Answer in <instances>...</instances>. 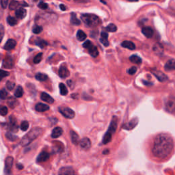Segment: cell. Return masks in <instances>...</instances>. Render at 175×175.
I'll list each match as a JSON object with an SVG mask.
<instances>
[{
  "label": "cell",
  "instance_id": "obj_1",
  "mask_svg": "<svg viewBox=\"0 0 175 175\" xmlns=\"http://www.w3.org/2000/svg\"><path fill=\"white\" fill-rule=\"evenodd\" d=\"M174 148L173 138L167 133L157 135L153 142L152 153L153 156L159 159H164L170 156Z\"/></svg>",
  "mask_w": 175,
  "mask_h": 175
},
{
  "label": "cell",
  "instance_id": "obj_2",
  "mask_svg": "<svg viewBox=\"0 0 175 175\" xmlns=\"http://www.w3.org/2000/svg\"><path fill=\"white\" fill-rule=\"evenodd\" d=\"M42 129L40 128L36 127L30 130L26 135L23 136V138L21 140V144L23 147L28 146L30 143H32L34 140L38 138L42 133Z\"/></svg>",
  "mask_w": 175,
  "mask_h": 175
},
{
  "label": "cell",
  "instance_id": "obj_3",
  "mask_svg": "<svg viewBox=\"0 0 175 175\" xmlns=\"http://www.w3.org/2000/svg\"><path fill=\"white\" fill-rule=\"evenodd\" d=\"M117 126H118V119L117 118L115 117V116H114L113 118H112V121H111L110 125V127H109L108 131L106 132V134H105L103 136V144H107L111 142L112 138V135H113V134L115 133L116 131V129H117Z\"/></svg>",
  "mask_w": 175,
  "mask_h": 175
},
{
  "label": "cell",
  "instance_id": "obj_4",
  "mask_svg": "<svg viewBox=\"0 0 175 175\" xmlns=\"http://www.w3.org/2000/svg\"><path fill=\"white\" fill-rule=\"evenodd\" d=\"M81 19L83 23L87 26L93 28L100 24V19L97 15L92 14H82L81 15Z\"/></svg>",
  "mask_w": 175,
  "mask_h": 175
},
{
  "label": "cell",
  "instance_id": "obj_5",
  "mask_svg": "<svg viewBox=\"0 0 175 175\" xmlns=\"http://www.w3.org/2000/svg\"><path fill=\"white\" fill-rule=\"evenodd\" d=\"M58 110L62 116L69 119H73L75 116V112L68 107H59Z\"/></svg>",
  "mask_w": 175,
  "mask_h": 175
},
{
  "label": "cell",
  "instance_id": "obj_6",
  "mask_svg": "<svg viewBox=\"0 0 175 175\" xmlns=\"http://www.w3.org/2000/svg\"><path fill=\"white\" fill-rule=\"evenodd\" d=\"M166 109L170 113L173 114L175 110V99L174 97H171L166 103Z\"/></svg>",
  "mask_w": 175,
  "mask_h": 175
},
{
  "label": "cell",
  "instance_id": "obj_7",
  "mask_svg": "<svg viewBox=\"0 0 175 175\" xmlns=\"http://www.w3.org/2000/svg\"><path fill=\"white\" fill-rule=\"evenodd\" d=\"M58 175H75V170L71 166H64L59 170Z\"/></svg>",
  "mask_w": 175,
  "mask_h": 175
},
{
  "label": "cell",
  "instance_id": "obj_8",
  "mask_svg": "<svg viewBox=\"0 0 175 175\" xmlns=\"http://www.w3.org/2000/svg\"><path fill=\"white\" fill-rule=\"evenodd\" d=\"M152 73L155 75V77L158 79L159 81L161 82H164V81H166V80H168V77L166 75L161 72V71H158V70L154 69L152 71Z\"/></svg>",
  "mask_w": 175,
  "mask_h": 175
},
{
  "label": "cell",
  "instance_id": "obj_9",
  "mask_svg": "<svg viewBox=\"0 0 175 175\" xmlns=\"http://www.w3.org/2000/svg\"><path fill=\"white\" fill-rule=\"evenodd\" d=\"M13 161L14 159L12 157H8L5 160V172L6 174H10L12 168L13 166Z\"/></svg>",
  "mask_w": 175,
  "mask_h": 175
},
{
  "label": "cell",
  "instance_id": "obj_10",
  "mask_svg": "<svg viewBox=\"0 0 175 175\" xmlns=\"http://www.w3.org/2000/svg\"><path fill=\"white\" fill-rule=\"evenodd\" d=\"M14 60H13V58L10 57V56H6L3 60L2 66L5 69H12L14 67Z\"/></svg>",
  "mask_w": 175,
  "mask_h": 175
},
{
  "label": "cell",
  "instance_id": "obj_11",
  "mask_svg": "<svg viewBox=\"0 0 175 175\" xmlns=\"http://www.w3.org/2000/svg\"><path fill=\"white\" fill-rule=\"evenodd\" d=\"M9 129L12 132H17L18 131L19 127L17 124V121L15 116H10L9 119Z\"/></svg>",
  "mask_w": 175,
  "mask_h": 175
},
{
  "label": "cell",
  "instance_id": "obj_12",
  "mask_svg": "<svg viewBox=\"0 0 175 175\" xmlns=\"http://www.w3.org/2000/svg\"><path fill=\"white\" fill-rule=\"evenodd\" d=\"M58 75L62 79H66L70 75V72L66 66L62 65L58 71Z\"/></svg>",
  "mask_w": 175,
  "mask_h": 175
},
{
  "label": "cell",
  "instance_id": "obj_13",
  "mask_svg": "<svg viewBox=\"0 0 175 175\" xmlns=\"http://www.w3.org/2000/svg\"><path fill=\"white\" fill-rule=\"evenodd\" d=\"M50 155L49 153L47 151H42L38 155L36 158V161L38 163H42V162H45V161H48L49 159Z\"/></svg>",
  "mask_w": 175,
  "mask_h": 175
},
{
  "label": "cell",
  "instance_id": "obj_14",
  "mask_svg": "<svg viewBox=\"0 0 175 175\" xmlns=\"http://www.w3.org/2000/svg\"><path fill=\"white\" fill-rule=\"evenodd\" d=\"M138 123V118H134L133 119L130 120L129 122H127V124H125L124 125L122 126L123 129L127 130H131L134 129L136 127Z\"/></svg>",
  "mask_w": 175,
  "mask_h": 175
},
{
  "label": "cell",
  "instance_id": "obj_15",
  "mask_svg": "<svg viewBox=\"0 0 175 175\" xmlns=\"http://www.w3.org/2000/svg\"><path fill=\"white\" fill-rule=\"evenodd\" d=\"M79 145L81 149L88 150L91 147V141L88 138H83L79 141Z\"/></svg>",
  "mask_w": 175,
  "mask_h": 175
},
{
  "label": "cell",
  "instance_id": "obj_16",
  "mask_svg": "<svg viewBox=\"0 0 175 175\" xmlns=\"http://www.w3.org/2000/svg\"><path fill=\"white\" fill-rule=\"evenodd\" d=\"M16 45H17L16 40H15L14 39H9L7 40L6 42L5 45L3 47V49H4L5 50H7V51H10V50L15 49Z\"/></svg>",
  "mask_w": 175,
  "mask_h": 175
},
{
  "label": "cell",
  "instance_id": "obj_17",
  "mask_svg": "<svg viewBox=\"0 0 175 175\" xmlns=\"http://www.w3.org/2000/svg\"><path fill=\"white\" fill-rule=\"evenodd\" d=\"M142 34L148 38H152L153 34H154L153 30L151 28H150V27H145V28H143L142 29Z\"/></svg>",
  "mask_w": 175,
  "mask_h": 175
},
{
  "label": "cell",
  "instance_id": "obj_18",
  "mask_svg": "<svg viewBox=\"0 0 175 175\" xmlns=\"http://www.w3.org/2000/svg\"><path fill=\"white\" fill-rule=\"evenodd\" d=\"M40 99H42L43 101H45L49 104H52L54 103V99L53 97H51L49 94L46 92H42L40 95Z\"/></svg>",
  "mask_w": 175,
  "mask_h": 175
},
{
  "label": "cell",
  "instance_id": "obj_19",
  "mask_svg": "<svg viewBox=\"0 0 175 175\" xmlns=\"http://www.w3.org/2000/svg\"><path fill=\"white\" fill-rule=\"evenodd\" d=\"M35 110L38 112H44L49 110V107L46 104L42 103H38L35 106Z\"/></svg>",
  "mask_w": 175,
  "mask_h": 175
},
{
  "label": "cell",
  "instance_id": "obj_20",
  "mask_svg": "<svg viewBox=\"0 0 175 175\" xmlns=\"http://www.w3.org/2000/svg\"><path fill=\"white\" fill-rule=\"evenodd\" d=\"M70 135H71V142L73 144L75 145H77L79 143V141H80V139H79V137L76 132H75L74 131H70Z\"/></svg>",
  "mask_w": 175,
  "mask_h": 175
},
{
  "label": "cell",
  "instance_id": "obj_21",
  "mask_svg": "<svg viewBox=\"0 0 175 175\" xmlns=\"http://www.w3.org/2000/svg\"><path fill=\"white\" fill-rule=\"evenodd\" d=\"M62 133H63V129L61 127H56L52 131L51 138H58L62 135Z\"/></svg>",
  "mask_w": 175,
  "mask_h": 175
},
{
  "label": "cell",
  "instance_id": "obj_22",
  "mask_svg": "<svg viewBox=\"0 0 175 175\" xmlns=\"http://www.w3.org/2000/svg\"><path fill=\"white\" fill-rule=\"evenodd\" d=\"M164 69L166 71H173V70H174L175 69L174 59L169 60L168 61L166 62V65H165Z\"/></svg>",
  "mask_w": 175,
  "mask_h": 175
},
{
  "label": "cell",
  "instance_id": "obj_23",
  "mask_svg": "<svg viewBox=\"0 0 175 175\" xmlns=\"http://www.w3.org/2000/svg\"><path fill=\"white\" fill-rule=\"evenodd\" d=\"M27 15V11L26 9L23 8H20L17 9V11L15 12V15L17 18L20 19H23L26 17Z\"/></svg>",
  "mask_w": 175,
  "mask_h": 175
},
{
  "label": "cell",
  "instance_id": "obj_24",
  "mask_svg": "<svg viewBox=\"0 0 175 175\" xmlns=\"http://www.w3.org/2000/svg\"><path fill=\"white\" fill-rule=\"evenodd\" d=\"M88 50V53H90V55L92 56L93 58H97V56H99V51L97 49V47H95L92 44L90 47H88L87 49Z\"/></svg>",
  "mask_w": 175,
  "mask_h": 175
},
{
  "label": "cell",
  "instance_id": "obj_25",
  "mask_svg": "<svg viewBox=\"0 0 175 175\" xmlns=\"http://www.w3.org/2000/svg\"><path fill=\"white\" fill-rule=\"evenodd\" d=\"M121 46L124 48H127L129 50H134L135 49V45L133 42L129 40H125L121 43Z\"/></svg>",
  "mask_w": 175,
  "mask_h": 175
},
{
  "label": "cell",
  "instance_id": "obj_26",
  "mask_svg": "<svg viewBox=\"0 0 175 175\" xmlns=\"http://www.w3.org/2000/svg\"><path fill=\"white\" fill-rule=\"evenodd\" d=\"M129 60L132 63L136 64V65H140L142 62V58L137 55H132L131 56H130Z\"/></svg>",
  "mask_w": 175,
  "mask_h": 175
},
{
  "label": "cell",
  "instance_id": "obj_27",
  "mask_svg": "<svg viewBox=\"0 0 175 175\" xmlns=\"http://www.w3.org/2000/svg\"><path fill=\"white\" fill-rule=\"evenodd\" d=\"M35 44L39 47L40 48L43 49L46 46L48 45V43L45 41V40H42L40 38H37L36 40H35Z\"/></svg>",
  "mask_w": 175,
  "mask_h": 175
},
{
  "label": "cell",
  "instance_id": "obj_28",
  "mask_svg": "<svg viewBox=\"0 0 175 175\" xmlns=\"http://www.w3.org/2000/svg\"><path fill=\"white\" fill-rule=\"evenodd\" d=\"M153 50L154 51L155 53L158 54H161L164 51V49H163L162 45L160 43H156L154 45V47H153Z\"/></svg>",
  "mask_w": 175,
  "mask_h": 175
},
{
  "label": "cell",
  "instance_id": "obj_29",
  "mask_svg": "<svg viewBox=\"0 0 175 175\" xmlns=\"http://www.w3.org/2000/svg\"><path fill=\"white\" fill-rule=\"evenodd\" d=\"M71 23L74 26H79L81 24V21L77 18L76 15L74 12H72L71 15Z\"/></svg>",
  "mask_w": 175,
  "mask_h": 175
},
{
  "label": "cell",
  "instance_id": "obj_30",
  "mask_svg": "<svg viewBox=\"0 0 175 175\" xmlns=\"http://www.w3.org/2000/svg\"><path fill=\"white\" fill-rule=\"evenodd\" d=\"M18 101H17L16 99L13 98V97H10V98H9L8 100V105L9 107H10L11 108H15L17 106H18Z\"/></svg>",
  "mask_w": 175,
  "mask_h": 175
},
{
  "label": "cell",
  "instance_id": "obj_31",
  "mask_svg": "<svg viewBox=\"0 0 175 175\" xmlns=\"http://www.w3.org/2000/svg\"><path fill=\"white\" fill-rule=\"evenodd\" d=\"M76 37L79 41H83V40H84L86 38L87 36L85 34V32H83L82 30H78L77 32Z\"/></svg>",
  "mask_w": 175,
  "mask_h": 175
},
{
  "label": "cell",
  "instance_id": "obj_32",
  "mask_svg": "<svg viewBox=\"0 0 175 175\" xmlns=\"http://www.w3.org/2000/svg\"><path fill=\"white\" fill-rule=\"evenodd\" d=\"M35 77H36V79H37V80L40 81H44L48 79V76L46 75V74L41 73H37L36 75V76H35Z\"/></svg>",
  "mask_w": 175,
  "mask_h": 175
},
{
  "label": "cell",
  "instance_id": "obj_33",
  "mask_svg": "<svg viewBox=\"0 0 175 175\" xmlns=\"http://www.w3.org/2000/svg\"><path fill=\"white\" fill-rule=\"evenodd\" d=\"M59 88H60V94H61L62 96H65V95H67L68 94L67 88L66 87V85L64 84L63 83H60Z\"/></svg>",
  "mask_w": 175,
  "mask_h": 175
},
{
  "label": "cell",
  "instance_id": "obj_34",
  "mask_svg": "<svg viewBox=\"0 0 175 175\" xmlns=\"http://www.w3.org/2000/svg\"><path fill=\"white\" fill-rule=\"evenodd\" d=\"M23 95V88L21 86V85H19L17 87V88L16 89V91L15 92V96L17 97V98H20V97H22Z\"/></svg>",
  "mask_w": 175,
  "mask_h": 175
},
{
  "label": "cell",
  "instance_id": "obj_35",
  "mask_svg": "<svg viewBox=\"0 0 175 175\" xmlns=\"http://www.w3.org/2000/svg\"><path fill=\"white\" fill-rule=\"evenodd\" d=\"M7 22L10 25V26H15V25L17 24V19H15V17H12L10 16L8 17L7 18Z\"/></svg>",
  "mask_w": 175,
  "mask_h": 175
},
{
  "label": "cell",
  "instance_id": "obj_36",
  "mask_svg": "<svg viewBox=\"0 0 175 175\" xmlns=\"http://www.w3.org/2000/svg\"><path fill=\"white\" fill-rule=\"evenodd\" d=\"M106 30L110 32H115L117 30V27H116V25L113 24V23H111V24L108 25V26L106 28Z\"/></svg>",
  "mask_w": 175,
  "mask_h": 175
},
{
  "label": "cell",
  "instance_id": "obj_37",
  "mask_svg": "<svg viewBox=\"0 0 175 175\" xmlns=\"http://www.w3.org/2000/svg\"><path fill=\"white\" fill-rule=\"evenodd\" d=\"M19 4H20V3H19V1H15V0H12V1L10 2V3L9 8L10 10H15L19 7Z\"/></svg>",
  "mask_w": 175,
  "mask_h": 175
},
{
  "label": "cell",
  "instance_id": "obj_38",
  "mask_svg": "<svg viewBox=\"0 0 175 175\" xmlns=\"http://www.w3.org/2000/svg\"><path fill=\"white\" fill-rule=\"evenodd\" d=\"M20 128H21V129L23 131H27V130H28V129L29 128V122L28 121H26V120H24V121H23L21 124Z\"/></svg>",
  "mask_w": 175,
  "mask_h": 175
},
{
  "label": "cell",
  "instance_id": "obj_39",
  "mask_svg": "<svg viewBox=\"0 0 175 175\" xmlns=\"http://www.w3.org/2000/svg\"><path fill=\"white\" fill-rule=\"evenodd\" d=\"M6 138L9 140H11V141H15L18 139V137H17V136L15 135L14 134L10 133V132H7L6 134Z\"/></svg>",
  "mask_w": 175,
  "mask_h": 175
},
{
  "label": "cell",
  "instance_id": "obj_40",
  "mask_svg": "<svg viewBox=\"0 0 175 175\" xmlns=\"http://www.w3.org/2000/svg\"><path fill=\"white\" fill-rule=\"evenodd\" d=\"M42 53H38L34 57V60H33V62H34V64L40 63V62H41V60H42Z\"/></svg>",
  "mask_w": 175,
  "mask_h": 175
},
{
  "label": "cell",
  "instance_id": "obj_41",
  "mask_svg": "<svg viewBox=\"0 0 175 175\" xmlns=\"http://www.w3.org/2000/svg\"><path fill=\"white\" fill-rule=\"evenodd\" d=\"M8 114V108L4 106H0V115L6 116Z\"/></svg>",
  "mask_w": 175,
  "mask_h": 175
},
{
  "label": "cell",
  "instance_id": "obj_42",
  "mask_svg": "<svg viewBox=\"0 0 175 175\" xmlns=\"http://www.w3.org/2000/svg\"><path fill=\"white\" fill-rule=\"evenodd\" d=\"M9 75L10 73L8 72L3 71L2 69H0V81H1L3 78H5L7 76H8Z\"/></svg>",
  "mask_w": 175,
  "mask_h": 175
},
{
  "label": "cell",
  "instance_id": "obj_43",
  "mask_svg": "<svg viewBox=\"0 0 175 175\" xmlns=\"http://www.w3.org/2000/svg\"><path fill=\"white\" fill-rule=\"evenodd\" d=\"M42 31V28L41 26H34V28L32 29V32H33V33H34L35 34H40Z\"/></svg>",
  "mask_w": 175,
  "mask_h": 175
},
{
  "label": "cell",
  "instance_id": "obj_44",
  "mask_svg": "<svg viewBox=\"0 0 175 175\" xmlns=\"http://www.w3.org/2000/svg\"><path fill=\"white\" fill-rule=\"evenodd\" d=\"M8 97V92L5 89H2L0 90V99H6Z\"/></svg>",
  "mask_w": 175,
  "mask_h": 175
},
{
  "label": "cell",
  "instance_id": "obj_45",
  "mask_svg": "<svg viewBox=\"0 0 175 175\" xmlns=\"http://www.w3.org/2000/svg\"><path fill=\"white\" fill-rule=\"evenodd\" d=\"M15 86V83L12 81H8L6 82V88L9 90H12Z\"/></svg>",
  "mask_w": 175,
  "mask_h": 175
},
{
  "label": "cell",
  "instance_id": "obj_46",
  "mask_svg": "<svg viewBox=\"0 0 175 175\" xmlns=\"http://www.w3.org/2000/svg\"><path fill=\"white\" fill-rule=\"evenodd\" d=\"M3 35H4V28H3V25L0 24V43L3 39Z\"/></svg>",
  "mask_w": 175,
  "mask_h": 175
},
{
  "label": "cell",
  "instance_id": "obj_47",
  "mask_svg": "<svg viewBox=\"0 0 175 175\" xmlns=\"http://www.w3.org/2000/svg\"><path fill=\"white\" fill-rule=\"evenodd\" d=\"M136 72H137V67H132L130 68V69H128L127 71V73H129V75H134Z\"/></svg>",
  "mask_w": 175,
  "mask_h": 175
},
{
  "label": "cell",
  "instance_id": "obj_48",
  "mask_svg": "<svg viewBox=\"0 0 175 175\" xmlns=\"http://www.w3.org/2000/svg\"><path fill=\"white\" fill-rule=\"evenodd\" d=\"M38 8L42 10H46L48 8V4L47 3H44V2H40L38 3Z\"/></svg>",
  "mask_w": 175,
  "mask_h": 175
},
{
  "label": "cell",
  "instance_id": "obj_49",
  "mask_svg": "<svg viewBox=\"0 0 175 175\" xmlns=\"http://www.w3.org/2000/svg\"><path fill=\"white\" fill-rule=\"evenodd\" d=\"M100 41L103 44L105 47H108L109 45H110V42H109L108 40L106 39V38H100Z\"/></svg>",
  "mask_w": 175,
  "mask_h": 175
},
{
  "label": "cell",
  "instance_id": "obj_50",
  "mask_svg": "<svg viewBox=\"0 0 175 175\" xmlns=\"http://www.w3.org/2000/svg\"><path fill=\"white\" fill-rule=\"evenodd\" d=\"M92 42H91V41L90 40H86V41H85L84 43L83 44V47L84 48H85V49H88V47H90L92 45Z\"/></svg>",
  "mask_w": 175,
  "mask_h": 175
},
{
  "label": "cell",
  "instance_id": "obj_51",
  "mask_svg": "<svg viewBox=\"0 0 175 175\" xmlns=\"http://www.w3.org/2000/svg\"><path fill=\"white\" fill-rule=\"evenodd\" d=\"M8 3V0H1V5L3 8H6Z\"/></svg>",
  "mask_w": 175,
  "mask_h": 175
},
{
  "label": "cell",
  "instance_id": "obj_52",
  "mask_svg": "<svg viewBox=\"0 0 175 175\" xmlns=\"http://www.w3.org/2000/svg\"><path fill=\"white\" fill-rule=\"evenodd\" d=\"M101 38H106V39H108V34L105 32H102L101 34Z\"/></svg>",
  "mask_w": 175,
  "mask_h": 175
},
{
  "label": "cell",
  "instance_id": "obj_53",
  "mask_svg": "<svg viewBox=\"0 0 175 175\" xmlns=\"http://www.w3.org/2000/svg\"><path fill=\"white\" fill-rule=\"evenodd\" d=\"M142 81H143L144 84L146 85H153L152 82H149V81H146L144 80H143Z\"/></svg>",
  "mask_w": 175,
  "mask_h": 175
},
{
  "label": "cell",
  "instance_id": "obj_54",
  "mask_svg": "<svg viewBox=\"0 0 175 175\" xmlns=\"http://www.w3.org/2000/svg\"><path fill=\"white\" fill-rule=\"evenodd\" d=\"M67 83L68 85H69V86L71 88H73V82H72L71 80H69L67 81Z\"/></svg>",
  "mask_w": 175,
  "mask_h": 175
},
{
  "label": "cell",
  "instance_id": "obj_55",
  "mask_svg": "<svg viewBox=\"0 0 175 175\" xmlns=\"http://www.w3.org/2000/svg\"><path fill=\"white\" fill-rule=\"evenodd\" d=\"M60 9H61L62 11H65V10H66V9H67V8H66L65 6L63 5V4H60Z\"/></svg>",
  "mask_w": 175,
  "mask_h": 175
},
{
  "label": "cell",
  "instance_id": "obj_56",
  "mask_svg": "<svg viewBox=\"0 0 175 175\" xmlns=\"http://www.w3.org/2000/svg\"><path fill=\"white\" fill-rule=\"evenodd\" d=\"M109 153H110V150H109V149H106V150H105V151H103V154L107 155V154H108Z\"/></svg>",
  "mask_w": 175,
  "mask_h": 175
},
{
  "label": "cell",
  "instance_id": "obj_57",
  "mask_svg": "<svg viewBox=\"0 0 175 175\" xmlns=\"http://www.w3.org/2000/svg\"><path fill=\"white\" fill-rule=\"evenodd\" d=\"M17 166H18V168H19V169H22V168H23V166H22V165H21V164H17Z\"/></svg>",
  "mask_w": 175,
  "mask_h": 175
},
{
  "label": "cell",
  "instance_id": "obj_58",
  "mask_svg": "<svg viewBox=\"0 0 175 175\" xmlns=\"http://www.w3.org/2000/svg\"><path fill=\"white\" fill-rule=\"evenodd\" d=\"M128 1L131 2H136V1H138V0H128Z\"/></svg>",
  "mask_w": 175,
  "mask_h": 175
},
{
  "label": "cell",
  "instance_id": "obj_59",
  "mask_svg": "<svg viewBox=\"0 0 175 175\" xmlns=\"http://www.w3.org/2000/svg\"><path fill=\"white\" fill-rule=\"evenodd\" d=\"M148 1H158L159 0H148Z\"/></svg>",
  "mask_w": 175,
  "mask_h": 175
},
{
  "label": "cell",
  "instance_id": "obj_60",
  "mask_svg": "<svg viewBox=\"0 0 175 175\" xmlns=\"http://www.w3.org/2000/svg\"><path fill=\"white\" fill-rule=\"evenodd\" d=\"M34 1H37V0H34Z\"/></svg>",
  "mask_w": 175,
  "mask_h": 175
},
{
  "label": "cell",
  "instance_id": "obj_61",
  "mask_svg": "<svg viewBox=\"0 0 175 175\" xmlns=\"http://www.w3.org/2000/svg\"></svg>",
  "mask_w": 175,
  "mask_h": 175
}]
</instances>
